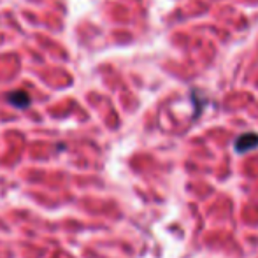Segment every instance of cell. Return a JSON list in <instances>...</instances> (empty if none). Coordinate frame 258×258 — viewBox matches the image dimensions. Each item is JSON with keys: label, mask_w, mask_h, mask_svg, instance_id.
Listing matches in <instances>:
<instances>
[{"label": "cell", "mask_w": 258, "mask_h": 258, "mask_svg": "<svg viewBox=\"0 0 258 258\" xmlns=\"http://www.w3.org/2000/svg\"><path fill=\"white\" fill-rule=\"evenodd\" d=\"M258 148V133L257 132H248L237 137L236 140V151L237 153H248L251 149Z\"/></svg>", "instance_id": "cell-1"}, {"label": "cell", "mask_w": 258, "mask_h": 258, "mask_svg": "<svg viewBox=\"0 0 258 258\" xmlns=\"http://www.w3.org/2000/svg\"><path fill=\"white\" fill-rule=\"evenodd\" d=\"M7 102L11 104V106L18 107V109H25V107L30 106V95L23 90L11 91V93L7 95Z\"/></svg>", "instance_id": "cell-2"}]
</instances>
